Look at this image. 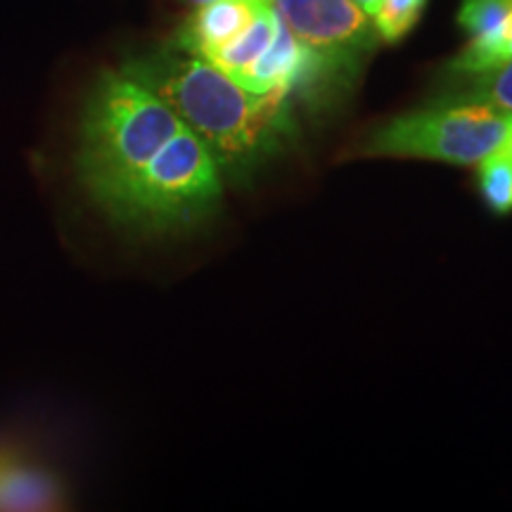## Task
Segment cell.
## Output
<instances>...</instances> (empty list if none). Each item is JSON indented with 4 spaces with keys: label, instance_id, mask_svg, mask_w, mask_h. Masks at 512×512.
I'll list each match as a JSON object with an SVG mask.
<instances>
[{
    "label": "cell",
    "instance_id": "cell-1",
    "mask_svg": "<svg viewBox=\"0 0 512 512\" xmlns=\"http://www.w3.org/2000/svg\"><path fill=\"white\" fill-rule=\"evenodd\" d=\"M202 140L221 171L247 169L280 121L287 95L252 93L223 69L176 46L126 64Z\"/></svg>",
    "mask_w": 512,
    "mask_h": 512
},
{
    "label": "cell",
    "instance_id": "cell-2",
    "mask_svg": "<svg viewBox=\"0 0 512 512\" xmlns=\"http://www.w3.org/2000/svg\"><path fill=\"white\" fill-rule=\"evenodd\" d=\"M181 128L174 110L124 67L105 72L81 114L74 157L79 185L107 214Z\"/></svg>",
    "mask_w": 512,
    "mask_h": 512
},
{
    "label": "cell",
    "instance_id": "cell-3",
    "mask_svg": "<svg viewBox=\"0 0 512 512\" xmlns=\"http://www.w3.org/2000/svg\"><path fill=\"white\" fill-rule=\"evenodd\" d=\"M221 192L219 164L183 126L140 169L107 216L140 233H176L214 214Z\"/></svg>",
    "mask_w": 512,
    "mask_h": 512
},
{
    "label": "cell",
    "instance_id": "cell-4",
    "mask_svg": "<svg viewBox=\"0 0 512 512\" xmlns=\"http://www.w3.org/2000/svg\"><path fill=\"white\" fill-rule=\"evenodd\" d=\"M510 136L512 112L479 102H437L377 126L361 143V155L470 166L501 152Z\"/></svg>",
    "mask_w": 512,
    "mask_h": 512
},
{
    "label": "cell",
    "instance_id": "cell-5",
    "mask_svg": "<svg viewBox=\"0 0 512 512\" xmlns=\"http://www.w3.org/2000/svg\"><path fill=\"white\" fill-rule=\"evenodd\" d=\"M290 34L328 67H347L375 46L373 19L354 0H268Z\"/></svg>",
    "mask_w": 512,
    "mask_h": 512
},
{
    "label": "cell",
    "instance_id": "cell-6",
    "mask_svg": "<svg viewBox=\"0 0 512 512\" xmlns=\"http://www.w3.org/2000/svg\"><path fill=\"white\" fill-rule=\"evenodd\" d=\"M266 5L268 0H211L197 5L178 31L174 46L209 60L216 50L233 43Z\"/></svg>",
    "mask_w": 512,
    "mask_h": 512
},
{
    "label": "cell",
    "instance_id": "cell-7",
    "mask_svg": "<svg viewBox=\"0 0 512 512\" xmlns=\"http://www.w3.org/2000/svg\"><path fill=\"white\" fill-rule=\"evenodd\" d=\"M510 15L512 0H463L458 24L470 34V43L448 69L458 76L498 67V43Z\"/></svg>",
    "mask_w": 512,
    "mask_h": 512
},
{
    "label": "cell",
    "instance_id": "cell-8",
    "mask_svg": "<svg viewBox=\"0 0 512 512\" xmlns=\"http://www.w3.org/2000/svg\"><path fill=\"white\" fill-rule=\"evenodd\" d=\"M67 508V494L55 475L12 453H0V512H55Z\"/></svg>",
    "mask_w": 512,
    "mask_h": 512
},
{
    "label": "cell",
    "instance_id": "cell-9",
    "mask_svg": "<svg viewBox=\"0 0 512 512\" xmlns=\"http://www.w3.org/2000/svg\"><path fill=\"white\" fill-rule=\"evenodd\" d=\"M280 19L275 15V10L271 8V3L266 5L264 10L256 15V19L249 27L242 31V34L235 38L233 43H228L226 48L216 50L214 55L209 57L207 62L216 64V67L223 69L228 76H238L240 72L252 64L256 57H259L264 50L271 46V41L275 38V31H278Z\"/></svg>",
    "mask_w": 512,
    "mask_h": 512
},
{
    "label": "cell",
    "instance_id": "cell-10",
    "mask_svg": "<svg viewBox=\"0 0 512 512\" xmlns=\"http://www.w3.org/2000/svg\"><path fill=\"white\" fill-rule=\"evenodd\" d=\"M439 102H479L512 112V60L477 74H458V81L448 88L446 100Z\"/></svg>",
    "mask_w": 512,
    "mask_h": 512
},
{
    "label": "cell",
    "instance_id": "cell-11",
    "mask_svg": "<svg viewBox=\"0 0 512 512\" xmlns=\"http://www.w3.org/2000/svg\"><path fill=\"white\" fill-rule=\"evenodd\" d=\"M479 188L484 200L498 214L512 211V157L501 150L479 164Z\"/></svg>",
    "mask_w": 512,
    "mask_h": 512
},
{
    "label": "cell",
    "instance_id": "cell-12",
    "mask_svg": "<svg viewBox=\"0 0 512 512\" xmlns=\"http://www.w3.org/2000/svg\"><path fill=\"white\" fill-rule=\"evenodd\" d=\"M425 5L427 0H382L373 19L377 36L387 43L401 41L418 24Z\"/></svg>",
    "mask_w": 512,
    "mask_h": 512
},
{
    "label": "cell",
    "instance_id": "cell-13",
    "mask_svg": "<svg viewBox=\"0 0 512 512\" xmlns=\"http://www.w3.org/2000/svg\"><path fill=\"white\" fill-rule=\"evenodd\" d=\"M512 60V15L505 22L501 43H498V64Z\"/></svg>",
    "mask_w": 512,
    "mask_h": 512
},
{
    "label": "cell",
    "instance_id": "cell-14",
    "mask_svg": "<svg viewBox=\"0 0 512 512\" xmlns=\"http://www.w3.org/2000/svg\"><path fill=\"white\" fill-rule=\"evenodd\" d=\"M354 3H356L358 8H361L363 12H366V15H368L370 19H375L377 10H380V3H382V0H354Z\"/></svg>",
    "mask_w": 512,
    "mask_h": 512
},
{
    "label": "cell",
    "instance_id": "cell-15",
    "mask_svg": "<svg viewBox=\"0 0 512 512\" xmlns=\"http://www.w3.org/2000/svg\"><path fill=\"white\" fill-rule=\"evenodd\" d=\"M185 3H190V5H195V8H197V5H204V3H211V0H185Z\"/></svg>",
    "mask_w": 512,
    "mask_h": 512
},
{
    "label": "cell",
    "instance_id": "cell-16",
    "mask_svg": "<svg viewBox=\"0 0 512 512\" xmlns=\"http://www.w3.org/2000/svg\"><path fill=\"white\" fill-rule=\"evenodd\" d=\"M503 150H505V152H508V155L512 157V136H510V140H508V145H505V147H503Z\"/></svg>",
    "mask_w": 512,
    "mask_h": 512
}]
</instances>
